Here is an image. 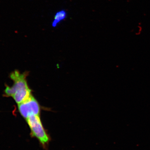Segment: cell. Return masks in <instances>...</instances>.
I'll use <instances>...</instances> for the list:
<instances>
[{"label": "cell", "instance_id": "obj_1", "mask_svg": "<svg viewBox=\"0 0 150 150\" xmlns=\"http://www.w3.org/2000/svg\"><path fill=\"white\" fill-rule=\"evenodd\" d=\"M27 72L21 73L15 70L10 75V78L13 81V86L7 85L4 91V96L11 97L17 104H19L26 100L32 95L31 90L27 83Z\"/></svg>", "mask_w": 150, "mask_h": 150}, {"label": "cell", "instance_id": "obj_2", "mask_svg": "<svg viewBox=\"0 0 150 150\" xmlns=\"http://www.w3.org/2000/svg\"><path fill=\"white\" fill-rule=\"evenodd\" d=\"M25 120L30 129V136L36 138L43 149H47L51 138L43 126L40 115H31Z\"/></svg>", "mask_w": 150, "mask_h": 150}, {"label": "cell", "instance_id": "obj_3", "mask_svg": "<svg viewBox=\"0 0 150 150\" xmlns=\"http://www.w3.org/2000/svg\"><path fill=\"white\" fill-rule=\"evenodd\" d=\"M18 105V110L21 116L26 119L33 115H40L41 108L39 103L32 95Z\"/></svg>", "mask_w": 150, "mask_h": 150}, {"label": "cell", "instance_id": "obj_4", "mask_svg": "<svg viewBox=\"0 0 150 150\" xmlns=\"http://www.w3.org/2000/svg\"><path fill=\"white\" fill-rule=\"evenodd\" d=\"M67 17V11L62 9L58 11L54 15V19L51 22V26L53 28H56L62 22L65 20Z\"/></svg>", "mask_w": 150, "mask_h": 150}]
</instances>
